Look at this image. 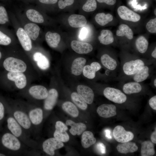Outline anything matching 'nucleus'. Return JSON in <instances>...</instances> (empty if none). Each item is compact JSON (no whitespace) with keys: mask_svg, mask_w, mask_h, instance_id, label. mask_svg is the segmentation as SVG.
Returning a JSON list of instances; mask_svg holds the SVG:
<instances>
[{"mask_svg":"<svg viewBox=\"0 0 156 156\" xmlns=\"http://www.w3.org/2000/svg\"><path fill=\"white\" fill-rule=\"evenodd\" d=\"M7 120V126L12 134L29 148L36 150L38 144L36 141L29 136L23 127L10 114Z\"/></svg>","mask_w":156,"mask_h":156,"instance_id":"1","label":"nucleus"},{"mask_svg":"<svg viewBox=\"0 0 156 156\" xmlns=\"http://www.w3.org/2000/svg\"><path fill=\"white\" fill-rule=\"evenodd\" d=\"M1 142L3 146L13 155H20L27 151L28 147L10 131L3 135Z\"/></svg>","mask_w":156,"mask_h":156,"instance_id":"2","label":"nucleus"},{"mask_svg":"<svg viewBox=\"0 0 156 156\" xmlns=\"http://www.w3.org/2000/svg\"><path fill=\"white\" fill-rule=\"evenodd\" d=\"M10 114L31 137L34 134L32 124L28 115L21 106H12L10 108Z\"/></svg>","mask_w":156,"mask_h":156,"instance_id":"3","label":"nucleus"},{"mask_svg":"<svg viewBox=\"0 0 156 156\" xmlns=\"http://www.w3.org/2000/svg\"><path fill=\"white\" fill-rule=\"evenodd\" d=\"M21 106L28 115L32 124L34 134L36 133L37 129L43 120L42 109L36 106Z\"/></svg>","mask_w":156,"mask_h":156,"instance_id":"4","label":"nucleus"},{"mask_svg":"<svg viewBox=\"0 0 156 156\" xmlns=\"http://www.w3.org/2000/svg\"><path fill=\"white\" fill-rule=\"evenodd\" d=\"M3 66L6 70L11 72L23 73L27 68V65L24 62L13 57L6 58L3 62Z\"/></svg>","mask_w":156,"mask_h":156,"instance_id":"5","label":"nucleus"},{"mask_svg":"<svg viewBox=\"0 0 156 156\" xmlns=\"http://www.w3.org/2000/svg\"><path fill=\"white\" fill-rule=\"evenodd\" d=\"M103 93L107 99L116 103L122 104L125 102L127 99L126 96L121 90L113 88H105Z\"/></svg>","mask_w":156,"mask_h":156,"instance_id":"6","label":"nucleus"},{"mask_svg":"<svg viewBox=\"0 0 156 156\" xmlns=\"http://www.w3.org/2000/svg\"><path fill=\"white\" fill-rule=\"evenodd\" d=\"M64 146L62 142L53 137L48 138L44 141L42 145L43 151L51 156L55 154V151L62 147Z\"/></svg>","mask_w":156,"mask_h":156,"instance_id":"7","label":"nucleus"},{"mask_svg":"<svg viewBox=\"0 0 156 156\" xmlns=\"http://www.w3.org/2000/svg\"><path fill=\"white\" fill-rule=\"evenodd\" d=\"M113 135L115 140L121 143L132 140L134 137L132 132L126 131L123 127L120 125L117 126L114 128Z\"/></svg>","mask_w":156,"mask_h":156,"instance_id":"8","label":"nucleus"},{"mask_svg":"<svg viewBox=\"0 0 156 156\" xmlns=\"http://www.w3.org/2000/svg\"><path fill=\"white\" fill-rule=\"evenodd\" d=\"M117 12L122 20L132 22H137L141 18L140 16L125 6H121L117 9Z\"/></svg>","mask_w":156,"mask_h":156,"instance_id":"9","label":"nucleus"},{"mask_svg":"<svg viewBox=\"0 0 156 156\" xmlns=\"http://www.w3.org/2000/svg\"><path fill=\"white\" fill-rule=\"evenodd\" d=\"M145 65L142 60L138 59L125 62L123 66V70L125 74L128 75H135Z\"/></svg>","mask_w":156,"mask_h":156,"instance_id":"10","label":"nucleus"},{"mask_svg":"<svg viewBox=\"0 0 156 156\" xmlns=\"http://www.w3.org/2000/svg\"><path fill=\"white\" fill-rule=\"evenodd\" d=\"M55 130L53 137L63 142H66L69 140V136L66 131L68 129L67 127L62 122L57 121L55 125Z\"/></svg>","mask_w":156,"mask_h":156,"instance_id":"11","label":"nucleus"},{"mask_svg":"<svg viewBox=\"0 0 156 156\" xmlns=\"http://www.w3.org/2000/svg\"><path fill=\"white\" fill-rule=\"evenodd\" d=\"M7 77L9 80L14 82L16 86L19 89H23L27 85L26 77L23 73L9 72Z\"/></svg>","mask_w":156,"mask_h":156,"instance_id":"12","label":"nucleus"},{"mask_svg":"<svg viewBox=\"0 0 156 156\" xmlns=\"http://www.w3.org/2000/svg\"><path fill=\"white\" fill-rule=\"evenodd\" d=\"M48 92L46 87L39 85L33 86L28 90L29 95L33 99L37 100L44 99L47 96Z\"/></svg>","mask_w":156,"mask_h":156,"instance_id":"13","label":"nucleus"},{"mask_svg":"<svg viewBox=\"0 0 156 156\" xmlns=\"http://www.w3.org/2000/svg\"><path fill=\"white\" fill-rule=\"evenodd\" d=\"M116 106L112 104H103L97 108V112L99 115L103 118H109L116 114Z\"/></svg>","mask_w":156,"mask_h":156,"instance_id":"14","label":"nucleus"},{"mask_svg":"<svg viewBox=\"0 0 156 156\" xmlns=\"http://www.w3.org/2000/svg\"><path fill=\"white\" fill-rule=\"evenodd\" d=\"M58 97V93L55 89H50L48 91L47 96L44 99V109L47 111L52 109L56 103Z\"/></svg>","mask_w":156,"mask_h":156,"instance_id":"15","label":"nucleus"},{"mask_svg":"<svg viewBox=\"0 0 156 156\" xmlns=\"http://www.w3.org/2000/svg\"><path fill=\"white\" fill-rule=\"evenodd\" d=\"M78 94L87 103L91 104L93 102L94 94L92 90L88 86L79 85L77 87Z\"/></svg>","mask_w":156,"mask_h":156,"instance_id":"16","label":"nucleus"},{"mask_svg":"<svg viewBox=\"0 0 156 156\" xmlns=\"http://www.w3.org/2000/svg\"><path fill=\"white\" fill-rule=\"evenodd\" d=\"M71 46L75 52L80 54L89 53L93 50L92 46L90 44L76 40L71 42Z\"/></svg>","mask_w":156,"mask_h":156,"instance_id":"17","label":"nucleus"},{"mask_svg":"<svg viewBox=\"0 0 156 156\" xmlns=\"http://www.w3.org/2000/svg\"><path fill=\"white\" fill-rule=\"evenodd\" d=\"M16 35L23 49L27 51H30L32 48L31 41L25 30L21 28H19Z\"/></svg>","mask_w":156,"mask_h":156,"instance_id":"18","label":"nucleus"},{"mask_svg":"<svg viewBox=\"0 0 156 156\" xmlns=\"http://www.w3.org/2000/svg\"><path fill=\"white\" fill-rule=\"evenodd\" d=\"M68 20L70 25L75 28L84 27L87 22L84 16L77 14L71 15L68 17Z\"/></svg>","mask_w":156,"mask_h":156,"instance_id":"19","label":"nucleus"},{"mask_svg":"<svg viewBox=\"0 0 156 156\" xmlns=\"http://www.w3.org/2000/svg\"><path fill=\"white\" fill-rule=\"evenodd\" d=\"M34 61L39 68L42 70H46L49 67L50 63L48 59L41 53L36 52L33 56Z\"/></svg>","mask_w":156,"mask_h":156,"instance_id":"20","label":"nucleus"},{"mask_svg":"<svg viewBox=\"0 0 156 156\" xmlns=\"http://www.w3.org/2000/svg\"><path fill=\"white\" fill-rule=\"evenodd\" d=\"M66 125L71 126L69 131L73 135H80L86 130V126L83 123H75L71 120H67L66 121Z\"/></svg>","mask_w":156,"mask_h":156,"instance_id":"21","label":"nucleus"},{"mask_svg":"<svg viewBox=\"0 0 156 156\" xmlns=\"http://www.w3.org/2000/svg\"><path fill=\"white\" fill-rule=\"evenodd\" d=\"M116 148L119 153L127 154L137 151L138 147L135 143L129 141L118 144Z\"/></svg>","mask_w":156,"mask_h":156,"instance_id":"22","label":"nucleus"},{"mask_svg":"<svg viewBox=\"0 0 156 156\" xmlns=\"http://www.w3.org/2000/svg\"><path fill=\"white\" fill-rule=\"evenodd\" d=\"M86 62V59L83 57H79L75 59L72 65L71 69L72 73L77 76L81 74Z\"/></svg>","mask_w":156,"mask_h":156,"instance_id":"23","label":"nucleus"},{"mask_svg":"<svg viewBox=\"0 0 156 156\" xmlns=\"http://www.w3.org/2000/svg\"><path fill=\"white\" fill-rule=\"evenodd\" d=\"M123 92L127 94H131L140 92L142 87L138 82L134 81L126 83L123 86Z\"/></svg>","mask_w":156,"mask_h":156,"instance_id":"24","label":"nucleus"},{"mask_svg":"<svg viewBox=\"0 0 156 156\" xmlns=\"http://www.w3.org/2000/svg\"><path fill=\"white\" fill-rule=\"evenodd\" d=\"M96 141V139L94 137L92 132L89 131H84L81 136V143L82 146L87 148L93 144Z\"/></svg>","mask_w":156,"mask_h":156,"instance_id":"25","label":"nucleus"},{"mask_svg":"<svg viewBox=\"0 0 156 156\" xmlns=\"http://www.w3.org/2000/svg\"><path fill=\"white\" fill-rule=\"evenodd\" d=\"M24 29L30 38L35 40L38 36L40 28L36 24L31 23L25 26Z\"/></svg>","mask_w":156,"mask_h":156,"instance_id":"26","label":"nucleus"},{"mask_svg":"<svg viewBox=\"0 0 156 156\" xmlns=\"http://www.w3.org/2000/svg\"><path fill=\"white\" fill-rule=\"evenodd\" d=\"M98 38L100 43L104 45L111 44L114 40L112 32L111 31L107 29L102 30Z\"/></svg>","mask_w":156,"mask_h":156,"instance_id":"27","label":"nucleus"},{"mask_svg":"<svg viewBox=\"0 0 156 156\" xmlns=\"http://www.w3.org/2000/svg\"><path fill=\"white\" fill-rule=\"evenodd\" d=\"M45 39L48 45L52 48H56L60 42L61 37L57 33L48 31L45 35Z\"/></svg>","mask_w":156,"mask_h":156,"instance_id":"28","label":"nucleus"},{"mask_svg":"<svg viewBox=\"0 0 156 156\" xmlns=\"http://www.w3.org/2000/svg\"><path fill=\"white\" fill-rule=\"evenodd\" d=\"M155 153L153 144L149 141H144L141 144V154L142 156H152Z\"/></svg>","mask_w":156,"mask_h":156,"instance_id":"29","label":"nucleus"},{"mask_svg":"<svg viewBox=\"0 0 156 156\" xmlns=\"http://www.w3.org/2000/svg\"><path fill=\"white\" fill-rule=\"evenodd\" d=\"M101 60L102 64L110 70H115L117 66L116 61L107 54L103 55L101 58Z\"/></svg>","mask_w":156,"mask_h":156,"instance_id":"30","label":"nucleus"},{"mask_svg":"<svg viewBox=\"0 0 156 156\" xmlns=\"http://www.w3.org/2000/svg\"><path fill=\"white\" fill-rule=\"evenodd\" d=\"M116 34L118 36H125L129 39H132L133 37V33L131 29L127 25L125 24L120 25L118 29L116 31Z\"/></svg>","mask_w":156,"mask_h":156,"instance_id":"31","label":"nucleus"},{"mask_svg":"<svg viewBox=\"0 0 156 156\" xmlns=\"http://www.w3.org/2000/svg\"><path fill=\"white\" fill-rule=\"evenodd\" d=\"M149 69L147 66L142 67L135 75L133 79L135 81L138 83L146 80L149 76Z\"/></svg>","mask_w":156,"mask_h":156,"instance_id":"32","label":"nucleus"},{"mask_svg":"<svg viewBox=\"0 0 156 156\" xmlns=\"http://www.w3.org/2000/svg\"><path fill=\"white\" fill-rule=\"evenodd\" d=\"M63 109L73 117H77L79 114V111L75 105L70 101L64 103L62 105Z\"/></svg>","mask_w":156,"mask_h":156,"instance_id":"33","label":"nucleus"},{"mask_svg":"<svg viewBox=\"0 0 156 156\" xmlns=\"http://www.w3.org/2000/svg\"><path fill=\"white\" fill-rule=\"evenodd\" d=\"M112 15L110 14H105L104 13H98L95 17L96 22L101 26H104L113 20Z\"/></svg>","mask_w":156,"mask_h":156,"instance_id":"34","label":"nucleus"},{"mask_svg":"<svg viewBox=\"0 0 156 156\" xmlns=\"http://www.w3.org/2000/svg\"><path fill=\"white\" fill-rule=\"evenodd\" d=\"M26 14L27 18L32 22L38 23H42L44 21L42 15L35 10H28L27 11Z\"/></svg>","mask_w":156,"mask_h":156,"instance_id":"35","label":"nucleus"},{"mask_svg":"<svg viewBox=\"0 0 156 156\" xmlns=\"http://www.w3.org/2000/svg\"><path fill=\"white\" fill-rule=\"evenodd\" d=\"M135 46L138 51L143 53L146 51L148 45V42L146 38L143 36H140L136 40Z\"/></svg>","mask_w":156,"mask_h":156,"instance_id":"36","label":"nucleus"},{"mask_svg":"<svg viewBox=\"0 0 156 156\" xmlns=\"http://www.w3.org/2000/svg\"><path fill=\"white\" fill-rule=\"evenodd\" d=\"M71 97L73 102L79 108L83 110L87 109V103L78 93L76 92L72 93Z\"/></svg>","mask_w":156,"mask_h":156,"instance_id":"37","label":"nucleus"},{"mask_svg":"<svg viewBox=\"0 0 156 156\" xmlns=\"http://www.w3.org/2000/svg\"><path fill=\"white\" fill-rule=\"evenodd\" d=\"M97 8L96 0H87L82 7L83 10L85 11L89 12L95 10Z\"/></svg>","mask_w":156,"mask_h":156,"instance_id":"38","label":"nucleus"},{"mask_svg":"<svg viewBox=\"0 0 156 156\" xmlns=\"http://www.w3.org/2000/svg\"><path fill=\"white\" fill-rule=\"evenodd\" d=\"M82 72L83 75L89 79L94 78L95 77L96 72L89 65L84 66Z\"/></svg>","mask_w":156,"mask_h":156,"instance_id":"39","label":"nucleus"},{"mask_svg":"<svg viewBox=\"0 0 156 156\" xmlns=\"http://www.w3.org/2000/svg\"><path fill=\"white\" fill-rule=\"evenodd\" d=\"M146 28L147 31L152 33H156V18L150 20L146 23Z\"/></svg>","mask_w":156,"mask_h":156,"instance_id":"40","label":"nucleus"},{"mask_svg":"<svg viewBox=\"0 0 156 156\" xmlns=\"http://www.w3.org/2000/svg\"><path fill=\"white\" fill-rule=\"evenodd\" d=\"M8 21L7 12L5 8L0 6V24H4Z\"/></svg>","mask_w":156,"mask_h":156,"instance_id":"41","label":"nucleus"},{"mask_svg":"<svg viewBox=\"0 0 156 156\" xmlns=\"http://www.w3.org/2000/svg\"><path fill=\"white\" fill-rule=\"evenodd\" d=\"M11 38L0 31V44L7 45L11 42Z\"/></svg>","mask_w":156,"mask_h":156,"instance_id":"42","label":"nucleus"},{"mask_svg":"<svg viewBox=\"0 0 156 156\" xmlns=\"http://www.w3.org/2000/svg\"><path fill=\"white\" fill-rule=\"evenodd\" d=\"M74 1V0H59L58 2L59 7L61 9H63L66 6L73 4Z\"/></svg>","mask_w":156,"mask_h":156,"instance_id":"43","label":"nucleus"},{"mask_svg":"<svg viewBox=\"0 0 156 156\" xmlns=\"http://www.w3.org/2000/svg\"><path fill=\"white\" fill-rule=\"evenodd\" d=\"M88 30L86 27H83L81 29L79 35V39L82 40H85L87 38L88 34Z\"/></svg>","mask_w":156,"mask_h":156,"instance_id":"44","label":"nucleus"},{"mask_svg":"<svg viewBox=\"0 0 156 156\" xmlns=\"http://www.w3.org/2000/svg\"><path fill=\"white\" fill-rule=\"evenodd\" d=\"M97 149L99 152L102 154H104L106 153V149L105 145L101 142H99L97 144Z\"/></svg>","mask_w":156,"mask_h":156,"instance_id":"45","label":"nucleus"},{"mask_svg":"<svg viewBox=\"0 0 156 156\" xmlns=\"http://www.w3.org/2000/svg\"><path fill=\"white\" fill-rule=\"evenodd\" d=\"M149 104L151 107L153 109L156 110V96L152 97L149 99Z\"/></svg>","mask_w":156,"mask_h":156,"instance_id":"46","label":"nucleus"},{"mask_svg":"<svg viewBox=\"0 0 156 156\" xmlns=\"http://www.w3.org/2000/svg\"><path fill=\"white\" fill-rule=\"evenodd\" d=\"M90 66L96 72L99 70L101 68L100 64L97 62H92Z\"/></svg>","mask_w":156,"mask_h":156,"instance_id":"47","label":"nucleus"},{"mask_svg":"<svg viewBox=\"0 0 156 156\" xmlns=\"http://www.w3.org/2000/svg\"><path fill=\"white\" fill-rule=\"evenodd\" d=\"M5 109L3 104L0 101V121L4 118L5 115Z\"/></svg>","mask_w":156,"mask_h":156,"instance_id":"48","label":"nucleus"},{"mask_svg":"<svg viewBox=\"0 0 156 156\" xmlns=\"http://www.w3.org/2000/svg\"><path fill=\"white\" fill-rule=\"evenodd\" d=\"M100 3H104L110 5H112L115 4L116 0H97Z\"/></svg>","mask_w":156,"mask_h":156,"instance_id":"49","label":"nucleus"},{"mask_svg":"<svg viewBox=\"0 0 156 156\" xmlns=\"http://www.w3.org/2000/svg\"><path fill=\"white\" fill-rule=\"evenodd\" d=\"M41 3L48 4H53L55 3L57 0H39Z\"/></svg>","mask_w":156,"mask_h":156,"instance_id":"50","label":"nucleus"},{"mask_svg":"<svg viewBox=\"0 0 156 156\" xmlns=\"http://www.w3.org/2000/svg\"><path fill=\"white\" fill-rule=\"evenodd\" d=\"M105 135L106 138L108 139H111L112 138V137L111 135V132L110 129H106L104 130Z\"/></svg>","mask_w":156,"mask_h":156,"instance_id":"51","label":"nucleus"},{"mask_svg":"<svg viewBox=\"0 0 156 156\" xmlns=\"http://www.w3.org/2000/svg\"><path fill=\"white\" fill-rule=\"evenodd\" d=\"M151 138L152 142L156 144V130L151 134Z\"/></svg>","mask_w":156,"mask_h":156,"instance_id":"52","label":"nucleus"},{"mask_svg":"<svg viewBox=\"0 0 156 156\" xmlns=\"http://www.w3.org/2000/svg\"><path fill=\"white\" fill-rule=\"evenodd\" d=\"M151 55L154 58H156V48L155 47L154 50L152 52Z\"/></svg>","mask_w":156,"mask_h":156,"instance_id":"53","label":"nucleus"},{"mask_svg":"<svg viewBox=\"0 0 156 156\" xmlns=\"http://www.w3.org/2000/svg\"><path fill=\"white\" fill-rule=\"evenodd\" d=\"M154 84L155 87H156V79H155L154 81Z\"/></svg>","mask_w":156,"mask_h":156,"instance_id":"54","label":"nucleus"},{"mask_svg":"<svg viewBox=\"0 0 156 156\" xmlns=\"http://www.w3.org/2000/svg\"><path fill=\"white\" fill-rule=\"evenodd\" d=\"M5 155L4 154L0 153V156H5Z\"/></svg>","mask_w":156,"mask_h":156,"instance_id":"55","label":"nucleus"},{"mask_svg":"<svg viewBox=\"0 0 156 156\" xmlns=\"http://www.w3.org/2000/svg\"><path fill=\"white\" fill-rule=\"evenodd\" d=\"M154 13L155 15H156V9L155 8L154 10Z\"/></svg>","mask_w":156,"mask_h":156,"instance_id":"56","label":"nucleus"},{"mask_svg":"<svg viewBox=\"0 0 156 156\" xmlns=\"http://www.w3.org/2000/svg\"><path fill=\"white\" fill-rule=\"evenodd\" d=\"M1 52L0 51V59L1 58Z\"/></svg>","mask_w":156,"mask_h":156,"instance_id":"57","label":"nucleus"}]
</instances>
